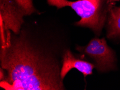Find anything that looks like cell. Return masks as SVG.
<instances>
[{
    "label": "cell",
    "mask_w": 120,
    "mask_h": 90,
    "mask_svg": "<svg viewBox=\"0 0 120 90\" xmlns=\"http://www.w3.org/2000/svg\"><path fill=\"white\" fill-rule=\"evenodd\" d=\"M25 15L14 0H0V20L4 24L5 31L10 30L19 34L24 23Z\"/></svg>",
    "instance_id": "277c9868"
},
{
    "label": "cell",
    "mask_w": 120,
    "mask_h": 90,
    "mask_svg": "<svg viewBox=\"0 0 120 90\" xmlns=\"http://www.w3.org/2000/svg\"><path fill=\"white\" fill-rule=\"evenodd\" d=\"M120 1V0H108V1L110 3H115L114 2H115L116 1Z\"/></svg>",
    "instance_id": "9c48e42d"
},
{
    "label": "cell",
    "mask_w": 120,
    "mask_h": 90,
    "mask_svg": "<svg viewBox=\"0 0 120 90\" xmlns=\"http://www.w3.org/2000/svg\"><path fill=\"white\" fill-rule=\"evenodd\" d=\"M76 49L92 58L95 63V68L100 72H108L116 69L115 53L107 44L105 38H94L87 45H78Z\"/></svg>",
    "instance_id": "3957f363"
},
{
    "label": "cell",
    "mask_w": 120,
    "mask_h": 90,
    "mask_svg": "<svg viewBox=\"0 0 120 90\" xmlns=\"http://www.w3.org/2000/svg\"><path fill=\"white\" fill-rule=\"evenodd\" d=\"M4 70H5L3 69L1 67H0V80H1V82L4 80L5 78V77H6L5 76Z\"/></svg>",
    "instance_id": "ba28073f"
},
{
    "label": "cell",
    "mask_w": 120,
    "mask_h": 90,
    "mask_svg": "<svg viewBox=\"0 0 120 90\" xmlns=\"http://www.w3.org/2000/svg\"><path fill=\"white\" fill-rule=\"evenodd\" d=\"M94 68V64L86 60L76 58L70 49H67L64 51L60 71V76L63 80L67 73L72 69H77L86 77L88 75L92 74L93 70Z\"/></svg>",
    "instance_id": "5b68a950"
},
{
    "label": "cell",
    "mask_w": 120,
    "mask_h": 90,
    "mask_svg": "<svg viewBox=\"0 0 120 90\" xmlns=\"http://www.w3.org/2000/svg\"><path fill=\"white\" fill-rule=\"evenodd\" d=\"M52 6L60 9L70 7L80 17L75 22L77 26L88 27L99 36L107 20L109 11L115 3H110L108 0H47Z\"/></svg>",
    "instance_id": "7a4b0ae2"
},
{
    "label": "cell",
    "mask_w": 120,
    "mask_h": 90,
    "mask_svg": "<svg viewBox=\"0 0 120 90\" xmlns=\"http://www.w3.org/2000/svg\"><path fill=\"white\" fill-rule=\"evenodd\" d=\"M0 47L1 67L7 72L0 86L6 90H63L62 63L53 51L35 41L22 28L19 34L6 32Z\"/></svg>",
    "instance_id": "6da1fadb"
},
{
    "label": "cell",
    "mask_w": 120,
    "mask_h": 90,
    "mask_svg": "<svg viewBox=\"0 0 120 90\" xmlns=\"http://www.w3.org/2000/svg\"><path fill=\"white\" fill-rule=\"evenodd\" d=\"M14 1L24 12L25 16L38 12L34 7L33 0H14Z\"/></svg>",
    "instance_id": "52a82bcc"
},
{
    "label": "cell",
    "mask_w": 120,
    "mask_h": 90,
    "mask_svg": "<svg viewBox=\"0 0 120 90\" xmlns=\"http://www.w3.org/2000/svg\"><path fill=\"white\" fill-rule=\"evenodd\" d=\"M107 37L109 39L120 37V7H112L107 17Z\"/></svg>",
    "instance_id": "8992f818"
}]
</instances>
